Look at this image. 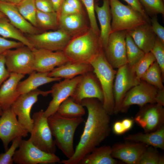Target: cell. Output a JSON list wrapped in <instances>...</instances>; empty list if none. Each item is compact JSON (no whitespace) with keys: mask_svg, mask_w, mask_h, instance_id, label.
Here are the masks:
<instances>
[{"mask_svg":"<svg viewBox=\"0 0 164 164\" xmlns=\"http://www.w3.org/2000/svg\"><path fill=\"white\" fill-rule=\"evenodd\" d=\"M118 69L113 87L114 102V114H115L119 112L120 105L127 93L141 80L138 78L128 63Z\"/></svg>","mask_w":164,"mask_h":164,"instance_id":"cell-11","label":"cell"},{"mask_svg":"<svg viewBox=\"0 0 164 164\" xmlns=\"http://www.w3.org/2000/svg\"><path fill=\"white\" fill-rule=\"evenodd\" d=\"M10 73L6 68L4 53L0 54V87L9 77Z\"/></svg>","mask_w":164,"mask_h":164,"instance_id":"cell-45","label":"cell"},{"mask_svg":"<svg viewBox=\"0 0 164 164\" xmlns=\"http://www.w3.org/2000/svg\"><path fill=\"white\" fill-rule=\"evenodd\" d=\"M24 45L19 42L10 40L0 36V54L3 53L9 50L15 49Z\"/></svg>","mask_w":164,"mask_h":164,"instance_id":"cell-41","label":"cell"},{"mask_svg":"<svg viewBox=\"0 0 164 164\" xmlns=\"http://www.w3.org/2000/svg\"><path fill=\"white\" fill-rule=\"evenodd\" d=\"M112 130L114 133L117 135H122L127 131L121 121H116L114 123Z\"/></svg>","mask_w":164,"mask_h":164,"instance_id":"cell-47","label":"cell"},{"mask_svg":"<svg viewBox=\"0 0 164 164\" xmlns=\"http://www.w3.org/2000/svg\"><path fill=\"white\" fill-rule=\"evenodd\" d=\"M37 10L40 11L50 12H55L50 0H35Z\"/></svg>","mask_w":164,"mask_h":164,"instance_id":"cell-43","label":"cell"},{"mask_svg":"<svg viewBox=\"0 0 164 164\" xmlns=\"http://www.w3.org/2000/svg\"><path fill=\"white\" fill-rule=\"evenodd\" d=\"M156 103L164 105V89L159 90L155 99Z\"/></svg>","mask_w":164,"mask_h":164,"instance_id":"cell-49","label":"cell"},{"mask_svg":"<svg viewBox=\"0 0 164 164\" xmlns=\"http://www.w3.org/2000/svg\"><path fill=\"white\" fill-rule=\"evenodd\" d=\"M84 5L89 21L90 28L100 35V30L98 27L95 15L94 0H79Z\"/></svg>","mask_w":164,"mask_h":164,"instance_id":"cell-38","label":"cell"},{"mask_svg":"<svg viewBox=\"0 0 164 164\" xmlns=\"http://www.w3.org/2000/svg\"><path fill=\"white\" fill-rule=\"evenodd\" d=\"M54 11L58 14L61 6L65 0H50Z\"/></svg>","mask_w":164,"mask_h":164,"instance_id":"cell-50","label":"cell"},{"mask_svg":"<svg viewBox=\"0 0 164 164\" xmlns=\"http://www.w3.org/2000/svg\"><path fill=\"white\" fill-rule=\"evenodd\" d=\"M103 50L99 35L90 28L72 37L63 51L70 61L90 64Z\"/></svg>","mask_w":164,"mask_h":164,"instance_id":"cell-2","label":"cell"},{"mask_svg":"<svg viewBox=\"0 0 164 164\" xmlns=\"http://www.w3.org/2000/svg\"><path fill=\"white\" fill-rule=\"evenodd\" d=\"M142 6L150 15H164V0H139Z\"/></svg>","mask_w":164,"mask_h":164,"instance_id":"cell-37","label":"cell"},{"mask_svg":"<svg viewBox=\"0 0 164 164\" xmlns=\"http://www.w3.org/2000/svg\"><path fill=\"white\" fill-rule=\"evenodd\" d=\"M81 77L80 75L71 79H65L52 86L51 89L52 99L44 111L45 117L48 118L56 112L61 103L72 96Z\"/></svg>","mask_w":164,"mask_h":164,"instance_id":"cell-17","label":"cell"},{"mask_svg":"<svg viewBox=\"0 0 164 164\" xmlns=\"http://www.w3.org/2000/svg\"><path fill=\"white\" fill-rule=\"evenodd\" d=\"M147 146L142 143L134 142L116 144L111 147V155L128 164H138Z\"/></svg>","mask_w":164,"mask_h":164,"instance_id":"cell-19","label":"cell"},{"mask_svg":"<svg viewBox=\"0 0 164 164\" xmlns=\"http://www.w3.org/2000/svg\"><path fill=\"white\" fill-rule=\"evenodd\" d=\"M133 9L140 13L146 22L150 24V19L147 15L139 0H123Z\"/></svg>","mask_w":164,"mask_h":164,"instance_id":"cell-44","label":"cell"},{"mask_svg":"<svg viewBox=\"0 0 164 164\" xmlns=\"http://www.w3.org/2000/svg\"><path fill=\"white\" fill-rule=\"evenodd\" d=\"M22 137L14 138L12 142L10 147L5 151V152L0 154V164H12L14 163L13 156L16 149L18 148L22 139Z\"/></svg>","mask_w":164,"mask_h":164,"instance_id":"cell-40","label":"cell"},{"mask_svg":"<svg viewBox=\"0 0 164 164\" xmlns=\"http://www.w3.org/2000/svg\"><path fill=\"white\" fill-rule=\"evenodd\" d=\"M4 53L6 67L10 73L25 75L34 71V55L32 50L29 47L24 45Z\"/></svg>","mask_w":164,"mask_h":164,"instance_id":"cell-9","label":"cell"},{"mask_svg":"<svg viewBox=\"0 0 164 164\" xmlns=\"http://www.w3.org/2000/svg\"><path fill=\"white\" fill-rule=\"evenodd\" d=\"M29 133L19 121L11 108L3 111L0 116V139L5 151L14 138L26 137Z\"/></svg>","mask_w":164,"mask_h":164,"instance_id":"cell-14","label":"cell"},{"mask_svg":"<svg viewBox=\"0 0 164 164\" xmlns=\"http://www.w3.org/2000/svg\"><path fill=\"white\" fill-rule=\"evenodd\" d=\"M126 32V30L112 32L103 49L107 60L114 69H118L128 63L125 45Z\"/></svg>","mask_w":164,"mask_h":164,"instance_id":"cell-13","label":"cell"},{"mask_svg":"<svg viewBox=\"0 0 164 164\" xmlns=\"http://www.w3.org/2000/svg\"><path fill=\"white\" fill-rule=\"evenodd\" d=\"M25 75L11 73L0 87V105L3 111L11 107L20 95L17 90L18 84Z\"/></svg>","mask_w":164,"mask_h":164,"instance_id":"cell-21","label":"cell"},{"mask_svg":"<svg viewBox=\"0 0 164 164\" xmlns=\"http://www.w3.org/2000/svg\"><path fill=\"white\" fill-rule=\"evenodd\" d=\"M140 79L153 86L159 90L164 89V80L162 77L161 70L156 61L144 73Z\"/></svg>","mask_w":164,"mask_h":164,"instance_id":"cell-32","label":"cell"},{"mask_svg":"<svg viewBox=\"0 0 164 164\" xmlns=\"http://www.w3.org/2000/svg\"><path fill=\"white\" fill-rule=\"evenodd\" d=\"M163 106L157 103L146 104L141 108L134 120L145 132L154 131L163 125Z\"/></svg>","mask_w":164,"mask_h":164,"instance_id":"cell-15","label":"cell"},{"mask_svg":"<svg viewBox=\"0 0 164 164\" xmlns=\"http://www.w3.org/2000/svg\"><path fill=\"white\" fill-rule=\"evenodd\" d=\"M13 156L14 163L18 164H53L60 160L55 154L46 152L34 145L29 140L22 139Z\"/></svg>","mask_w":164,"mask_h":164,"instance_id":"cell-7","label":"cell"},{"mask_svg":"<svg viewBox=\"0 0 164 164\" xmlns=\"http://www.w3.org/2000/svg\"><path fill=\"white\" fill-rule=\"evenodd\" d=\"M26 36L34 48L53 51H63L72 38L60 29Z\"/></svg>","mask_w":164,"mask_h":164,"instance_id":"cell-12","label":"cell"},{"mask_svg":"<svg viewBox=\"0 0 164 164\" xmlns=\"http://www.w3.org/2000/svg\"><path fill=\"white\" fill-rule=\"evenodd\" d=\"M150 52L154 56L156 61L161 69L162 77L164 80V44L157 36Z\"/></svg>","mask_w":164,"mask_h":164,"instance_id":"cell-39","label":"cell"},{"mask_svg":"<svg viewBox=\"0 0 164 164\" xmlns=\"http://www.w3.org/2000/svg\"><path fill=\"white\" fill-rule=\"evenodd\" d=\"M109 3L111 32L128 31L147 22L140 13L129 5H125L119 0H109Z\"/></svg>","mask_w":164,"mask_h":164,"instance_id":"cell-5","label":"cell"},{"mask_svg":"<svg viewBox=\"0 0 164 164\" xmlns=\"http://www.w3.org/2000/svg\"><path fill=\"white\" fill-rule=\"evenodd\" d=\"M158 91L155 87L141 80L127 93L120 105L119 112H126L133 105L141 108L147 104L156 103Z\"/></svg>","mask_w":164,"mask_h":164,"instance_id":"cell-10","label":"cell"},{"mask_svg":"<svg viewBox=\"0 0 164 164\" xmlns=\"http://www.w3.org/2000/svg\"><path fill=\"white\" fill-rule=\"evenodd\" d=\"M51 90L43 91L38 89L20 95L11 106L17 117L19 121L30 133L33 127V120L31 117L32 107L38 100V96H47L51 94Z\"/></svg>","mask_w":164,"mask_h":164,"instance_id":"cell-8","label":"cell"},{"mask_svg":"<svg viewBox=\"0 0 164 164\" xmlns=\"http://www.w3.org/2000/svg\"><path fill=\"white\" fill-rule=\"evenodd\" d=\"M103 1V4L101 6L95 4L94 10L100 24L99 39L103 49L107 45L109 37L111 32V16L109 0Z\"/></svg>","mask_w":164,"mask_h":164,"instance_id":"cell-25","label":"cell"},{"mask_svg":"<svg viewBox=\"0 0 164 164\" xmlns=\"http://www.w3.org/2000/svg\"><path fill=\"white\" fill-rule=\"evenodd\" d=\"M58 18V29L63 30L72 37L90 28L87 26L84 13H76Z\"/></svg>","mask_w":164,"mask_h":164,"instance_id":"cell-24","label":"cell"},{"mask_svg":"<svg viewBox=\"0 0 164 164\" xmlns=\"http://www.w3.org/2000/svg\"><path fill=\"white\" fill-rule=\"evenodd\" d=\"M34 57V71L49 72L56 67L69 61L63 51H53L34 48L32 50Z\"/></svg>","mask_w":164,"mask_h":164,"instance_id":"cell-18","label":"cell"},{"mask_svg":"<svg viewBox=\"0 0 164 164\" xmlns=\"http://www.w3.org/2000/svg\"><path fill=\"white\" fill-rule=\"evenodd\" d=\"M47 119L56 145L68 159L70 158L74 152V134L78 126L84 121V118L82 117L67 118L56 112Z\"/></svg>","mask_w":164,"mask_h":164,"instance_id":"cell-3","label":"cell"},{"mask_svg":"<svg viewBox=\"0 0 164 164\" xmlns=\"http://www.w3.org/2000/svg\"><path fill=\"white\" fill-rule=\"evenodd\" d=\"M126 31L136 44L145 53L150 52L157 36L150 24L146 22Z\"/></svg>","mask_w":164,"mask_h":164,"instance_id":"cell-22","label":"cell"},{"mask_svg":"<svg viewBox=\"0 0 164 164\" xmlns=\"http://www.w3.org/2000/svg\"><path fill=\"white\" fill-rule=\"evenodd\" d=\"M150 25L153 32L164 44V27L159 23L156 15L152 16L150 19Z\"/></svg>","mask_w":164,"mask_h":164,"instance_id":"cell-42","label":"cell"},{"mask_svg":"<svg viewBox=\"0 0 164 164\" xmlns=\"http://www.w3.org/2000/svg\"><path fill=\"white\" fill-rule=\"evenodd\" d=\"M7 3L16 5L20 3L23 0H1Z\"/></svg>","mask_w":164,"mask_h":164,"instance_id":"cell-52","label":"cell"},{"mask_svg":"<svg viewBox=\"0 0 164 164\" xmlns=\"http://www.w3.org/2000/svg\"><path fill=\"white\" fill-rule=\"evenodd\" d=\"M155 61L154 56L150 52L145 53L144 56L131 68L138 78L141 80L142 75Z\"/></svg>","mask_w":164,"mask_h":164,"instance_id":"cell-36","label":"cell"},{"mask_svg":"<svg viewBox=\"0 0 164 164\" xmlns=\"http://www.w3.org/2000/svg\"><path fill=\"white\" fill-rule=\"evenodd\" d=\"M128 141L140 142L148 146L164 150V127L148 133H138L130 135L124 138Z\"/></svg>","mask_w":164,"mask_h":164,"instance_id":"cell-27","label":"cell"},{"mask_svg":"<svg viewBox=\"0 0 164 164\" xmlns=\"http://www.w3.org/2000/svg\"><path fill=\"white\" fill-rule=\"evenodd\" d=\"M3 112V110L0 105V116L2 115Z\"/></svg>","mask_w":164,"mask_h":164,"instance_id":"cell-54","label":"cell"},{"mask_svg":"<svg viewBox=\"0 0 164 164\" xmlns=\"http://www.w3.org/2000/svg\"><path fill=\"white\" fill-rule=\"evenodd\" d=\"M0 11L14 26L22 33L27 35L41 32L39 28L33 25L22 16L15 5L0 0Z\"/></svg>","mask_w":164,"mask_h":164,"instance_id":"cell-20","label":"cell"},{"mask_svg":"<svg viewBox=\"0 0 164 164\" xmlns=\"http://www.w3.org/2000/svg\"><path fill=\"white\" fill-rule=\"evenodd\" d=\"M71 97L75 102L80 104L84 99L95 98L103 103L104 97L99 82L93 71L82 75Z\"/></svg>","mask_w":164,"mask_h":164,"instance_id":"cell-16","label":"cell"},{"mask_svg":"<svg viewBox=\"0 0 164 164\" xmlns=\"http://www.w3.org/2000/svg\"><path fill=\"white\" fill-rule=\"evenodd\" d=\"M0 36L6 39L16 40L32 50L34 48L27 37L14 26L7 17L0 19Z\"/></svg>","mask_w":164,"mask_h":164,"instance_id":"cell-29","label":"cell"},{"mask_svg":"<svg viewBox=\"0 0 164 164\" xmlns=\"http://www.w3.org/2000/svg\"><path fill=\"white\" fill-rule=\"evenodd\" d=\"M78 13H80L75 10L65 1L61 6L60 12L58 14V17Z\"/></svg>","mask_w":164,"mask_h":164,"instance_id":"cell-46","label":"cell"},{"mask_svg":"<svg viewBox=\"0 0 164 164\" xmlns=\"http://www.w3.org/2000/svg\"><path fill=\"white\" fill-rule=\"evenodd\" d=\"M93 72L97 78L103 93V107L110 115L114 114V102L113 93L117 71L107 60L103 50L91 62Z\"/></svg>","mask_w":164,"mask_h":164,"instance_id":"cell-4","label":"cell"},{"mask_svg":"<svg viewBox=\"0 0 164 164\" xmlns=\"http://www.w3.org/2000/svg\"><path fill=\"white\" fill-rule=\"evenodd\" d=\"M125 45L128 64L132 67L144 56L145 53L136 44L127 32Z\"/></svg>","mask_w":164,"mask_h":164,"instance_id":"cell-33","label":"cell"},{"mask_svg":"<svg viewBox=\"0 0 164 164\" xmlns=\"http://www.w3.org/2000/svg\"><path fill=\"white\" fill-rule=\"evenodd\" d=\"M56 112L60 115L69 118L82 117L85 113L84 107L77 103L69 97L59 106Z\"/></svg>","mask_w":164,"mask_h":164,"instance_id":"cell-30","label":"cell"},{"mask_svg":"<svg viewBox=\"0 0 164 164\" xmlns=\"http://www.w3.org/2000/svg\"><path fill=\"white\" fill-rule=\"evenodd\" d=\"M127 131L130 130L133 126L134 120L130 118H126L121 121Z\"/></svg>","mask_w":164,"mask_h":164,"instance_id":"cell-51","label":"cell"},{"mask_svg":"<svg viewBox=\"0 0 164 164\" xmlns=\"http://www.w3.org/2000/svg\"><path fill=\"white\" fill-rule=\"evenodd\" d=\"M15 6L22 16L37 28L36 20L37 9L35 0H23Z\"/></svg>","mask_w":164,"mask_h":164,"instance_id":"cell-34","label":"cell"},{"mask_svg":"<svg viewBox=\"0 0 164 164\" xmlns=\"http://www.w3.org/2000/svg\"><path fill=\"white\" fill-rule=\"evenodd\" d=\"M43 110L34 113L32 117L33 127L28 139L34 145L46 152L55 154L56 145L53 139L47 118Z\"/></svg>","mask_w":164,"mask_h":164,"instance_id":"cell-6","label":"cell"},{"mask_svg":"<svg viewBox=\"0 0 164 164\" xmlns=\"http://www.w3.org/2000/svg\"><path fill=\"white\" fill-rule=\"evenodd\" d=\"M164 158L160 155L156 148L148 146L142 154L138 164H163Z\"/></svg>","mask_w":164,"mask_h":164,"instance_id":"cell-35","label":"cell"},{"mask_svg":"<svg viewBox=\"0 0 164 164\" xmlns=\"http://www.w3.org/2000/svg\"><path fill=\"white\" fill-rule=\"evenodd\" d=\"M80 104L88 111L83 132L72 156L59 163L79 164L81 159L99 145L109 135L110 118L104 108L102 103L97 99H83Z\"/></svg>","mask_w":164,"mask_h":164,"instance_id":"cell-1","label":"cell"},{"mask_svg":"<svg viewBox=\"0 0 164 164\" xmlns=\"http://www.w3.org/2000/svg\"><path fill=\"white\" fill-rule=\"evenodd\" d=\"M49 72L34 71L25 80L19 83L17 90L21 95L38 89L39 87L53 82L60 81L61 78L50 77Z\"/></svg>","mask_w":164,"mask_h":164,"instance_id":"cell-26","label":"cell"},{"mask_svg":"<svg viewBox=\"0 0 164 164\" xmlns=\"http://www.w3.org/2000/svg\"><path fill=\"white\" fill-rule=\"evenodd\" d=\"M93 71V68L90 64L69 61L55 68L49 73L48 75L53 77L71 79Z\"/></svg>","mask_w":164,"mask_h":164,"instance_id":"cell-23","label":"cell"},{"mask_svg":"<svg viewBox=\"0 0 164 164\" xmlns=\"http://www.w3.org/2000/svg\"><path fill=\"white\" fill-rule=\"evenodd\" d=\"M36 20L37 28L43 30L58 29V15L55 12H46L37 10Z\"/></svg>","mask_w":164,"mask_h":164,"instance_id":"cell-31","label":"cell"},{"mask_svg":"<svg viewBox=\"0 0 164 164\" xmlns=\"http://www.w3.org/2000/svg\"><path fill=\"white\" fill-rule=\"evenodd\" d=\"M112 148L104 145L94 148L86 155L79 164H116V160L111 155Z\"/></svg>","mask_w":164,"mask_h":164,"instance_id":"cell-28","label":"cell"},{"mask_svg":"<svg viewBox=\"0 0 164 164\" xmlns=\"http://www.w3.org/2000/svg\"><path fill=\"white\" fill-rule=\"evenodd\" d=\"M65 1L78 12L83 13L82 5L79 0H65Z\"/></svg>","mask_w":164,"mask_h":164,"instance_id":"cell-48","label":"cell"},{"mask_svg":"<svg viewBox=\"0 0 164 164\" xmlns=\"http://www.w3.org/2000/svg\"><path fill=\"white\" fill-rule=\"evenodd\" d=\"M6 17V16L1 11H0V19Z\"/></svg>","mask_w":164,"mask_h":164,"instance_id":"cell-53","label":"cell"}]
</instances>
